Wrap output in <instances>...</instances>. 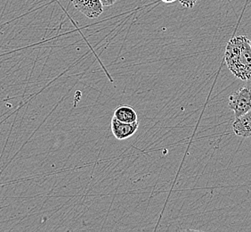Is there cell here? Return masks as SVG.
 <instances>
[{
    "label": "cell",
    "instance_id": "6da1fadb",
    "mask_svg": "<svg viewBox=\"0 0 251 232\" xmlns=\"http://www.w3.org/2000/svg\"><path fill=\"white\" fill-rule=\"evenodd\" d=\"M225 60L231 73L242 81L251 79V44L245 36L232 38L226 49Z\"/></svg>",
    "mask_w": 251,
    "mask_h": 232
},
{
    "label": "cell",
    "instance_id": "7a4b0ae2",
    "mask_svg": "<svg viewBox=\"0 0 251 232\" xmlns=\"http://www.w3.org/2000/svg\"><path fill=\"white\" fill-rule=\"evenodd\" d=\"M229 107L236 118L251 110V82L232 93L229 97Z\"/></svg>",
    "mask_w": 251,
    "mask_h": 232
},
{
    "label": "cell",
    "instance_id": "3957f363",
    "mask_svg": "<svg viewBox=\"0 0 251 232\" xmlns=\"http://www.w3.org/2000/svg\"><path fill=\"white\" fill-rule=\"evenodd\" d=\"M73 6L87 18L95 19L103 12V5L100 0H71Z\"/></svg>",
    "mask_w": 251,
    "mask_h": 232
},
{
    "label": "cell",
    "instance_id": "277c9868",
    "mask_svg": "<svg viewBox=\"0 0 251 232\" xmlns=\"http://www.w3.org/2000/svg\"><path fill=\"white\" fill-rule=\"evenodd\" d=\"M138 121L133 123H126L119 121L115 117H113L111 120V131L119 141H123L130 138L138 130Z\"/></svg>",
    "mask_w": 251,
    "mask_h": 232
},
{
    "label": "cell",
    "instance_id": "5b68a950",
    "mask_svg": "<svg viewBox=\"0 0 251 232\" xmlns=\"http://www.w3.org/2000/svg\"><path fill=\"white\" fill-rule=\"evenodd\" d=\"M232 129L237 136L242 138H251V110L237 117L232 123Z\"/></svg>",
    "mask_w": 251,
    "mask_h": 232
},
{
    "label": "cell",
    "instance_id": "8992f818",
    "mask_svg": "<svg viewBox=\"0 0 251 232\" xmlns=\"http://www.w3.org/2000/svg\"><path fill=\"white\" fill-rule=\"evenodd\" d=\"M119 121L126 123H133L137 121V114L133 107L121 106L114 111V116Z\"/></svg>",
    "mask_w": 251,
    "mask_h": 232
},
{
    "label": "cell",
    "instance_id": "52a82bcc",
    "mask_svg": "<svg viewBox=\"0 0 251 232\" xmlns=\"http://www.w3.org/2000/svg\"><path fill=\"white\" fill-rule=\"evenodd\" d=\"M198 0H179L180 4L185 8H193Z\"/></svg>",
    "mask_w": 251,
    "mask_h": 232
},
{
    "label": "cell",
    "instance_id": "ba28073f",
    "mask_svg": "<svg viewBox=\"0 0 251 232\" xmlns=\"http://www.w3.org/2000/svg\"><path fill=\"white\" fill-rule=\"evenodd\" d=\"M100 1L102 5H104V6H111V5H114L117 2V0H100Z\"/></svg>",
    "mask_w": 251,
    "mask_h": 232
},
{
    "label": "cell",
    "instance_id": "9c48e42d",
    "mask_svg": "<svg viewBox=\"0 0 251 232\" xmlns=\"http://www.w3.org/2000/svg\"><path fill=\"white\" fill-rule=\"evenodd\" d=\"M162 2H164L166 4H171V3H174L176 0H161Z\"/></svg>",
    "mask_w": 251,
    "mask_h": 232
},
{
    "label": "cell",
    "instance_id": "30bf717a",
    "mask_svg": "<svg viewBox=\"0 0 251 232\" xmlns=\"http://www.w3.org/2000/svg\"></svg>",
    "mask_w": 251,
    "mask_h": 232
}]
</instances>
